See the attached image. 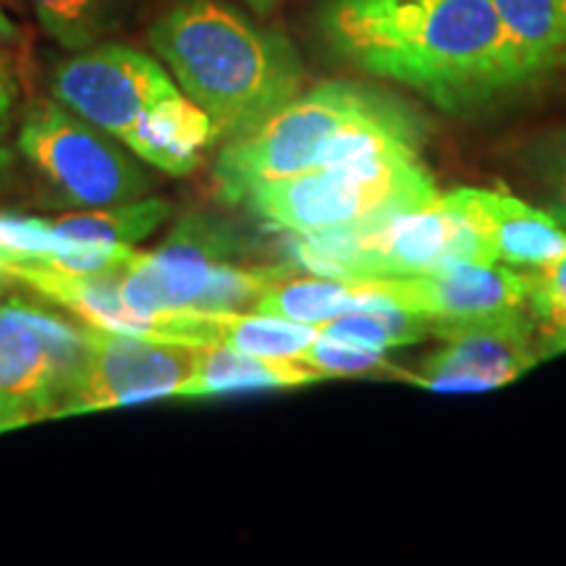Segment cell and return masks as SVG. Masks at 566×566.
Returning <instances> with one entry per match:
<instances>
[{"label": "cell", "mask_w": 566, "mask_h": 566, "mask_svg": "<svg viewBox=\"0 0 566 566\" xmlns=\"http://www.w3.org/2000/svg\"><path fill=\"white\" fill-rule=\"evenodd\" d=\"M84 328L27 300L0 302V433L61 417L84 359Z\"/></svg>", "instance_id": "52a82bcc"}, {"label": "cell", "mask_w": 566, "mask_h": 566, "mask_svg": "<svg viewBox=\"0 0 566 566\" xmlns=\"http://www.w3.org/2000/svg\"><path fill=\"white\" fill-rule=\"evenodd\" d=\"M13 281L40 292L48 300L66 307L69 313L82 317L92 328L116 331V334L153 336V338H176V313L150 317L139 315L126 304L122 294V275L118 273H71L61 268L42 263H17L9 268Z\"/></svg>", "instance_id": "4fadbf2b"}, {"label": "cell", "mask_w": 566, "mask_h": 566, "mask_svg": "<svg viewBox=\"0 0 566 566\" xmlns=\"http://www.w3.org/2000/svg\"><path fill=\"white\" fill-rule=\"evenodd\" d=\"M179 90L166 63L124 42L74 53L55 66L51 80L53 101L116 139Z\"/></svg>", "instance_id": "30bf717a"}, {"label": "cell", "mask_w": 566, "mask_h": 566, "mask_svg": "<svg viewBox=\"0 0 566 566\" xmlns=\"http://www.w3.org/2000/svg\"><path fill=\"white\" fill-rule=\"evenodd\" d=\"M239 3L247 6L252 13H258V17H268V13H273L283 0H239Z\"/></svg>", "instance_id": "83f0119b"}, {"label": "cell", "mask_w": 566, "mask_h": 566, "mask_svg": "<svg viewBox=\"0 0 566 566\" xmlns=\"http://www.w3.org/2000/svg\"><path fill=\"white\" fill-rule=\"evenodd\" d=\"M294 260L328 279H388L454 263H499L470 189L441 192L422 208L342 229L294 233Z\"/></svg>", "instance_id": "3957f363"}, {"label": "cell", "mask_w": 566, "mask_h": 566, "mask_svg": "<svg viewBox=\"0 0 566 566\" xmlns=\"http://www.w3.org/2000/svg\"><path fill=\"white\" fill-rule=\"evenodd\" d=\"M0 38H6V40H19L17 24H13L11 17H9V13H6L3 9H0Z\"/></svg>", "instance_id": "f546056e"}, {"label": "cell", "mask_w": 566, "mask_h": 566, "mask_svg": "<svg viewBox=\"0 0 566 566\" xmlns=\"http://www.w3.org/2000/svg\"><path fill=\"white\" fill-rule=\"evenodd\" d=\"M126 3L129 0H30L48 38L69 53L105 42L124 21Z\"/></svg>", "instance_id": "44dd1931"}, {"label": "cell", "mask_w": 566, "mask_h": 566, "mask_svg": "<svg viewBox=\"0 0 566 566\" xmlns=\"http://www.w3.org/2000/svg\"><path fill=\"white\" fill-rule=\"evenodd\" d=\"M315 24L338 61L449 116H483L543 82L493 0H323Z\"/></svg>", "instance_id": "6da1fadb"}, {"label": "cell", "mask_w": 566, "mask_h": 566, "mask_svg": "<svg viewBox=\"0 0 566 566\" xmlns=\"http://www.w3.org/2000/svg\"><path fill=\"white\" fill-rule=\"evenodd\" d=\"M388 97L391 92L342 80L302 90L252 134L226 142L216 160L218 192L226 202H244L260 184L313 171L334 134L378 111Z\"/></svg>", "instance_id": "5b68a950"}, {"label": "cell", "mask_w": 566, "mask_h": 566, "mask_svg": "<svg viewBox=\"0 0 566 566\" xmlns=\"http://www.w3.org/2000/svg\"><path fill=\"white\" fill-rule=\"evenodd\" d=\"M396 307L430 321H459L525 307L527 275L504 263H454L412 275L367 279Z\"/></svg>", "instance_id": "7c38bea8"}, {"label": "cell", "mask_w": 566, "mask_h": 566, "mask_svg": "<svg viewBox=\"0 0 566 566\" xmlns=\"http://www.w3.org/2000/svg\"><path fill=\"white\" fill-rule=\"evenodd\" d=\"M430 338L443 346L422 359L407 384L438 394H480L504 388L543 363L527 307L430 321Z\"/></svg>", "instance_id": "ba28073f"}, {"label": "cell", "mask_w": 566, "mask_h": 566, "mask_svg": "<svg viewBox=\"0 0 566 566\" xmlns=\"http://www.w3.org/2000/svg\"><path fill=\"white\" fill-rule=\"evenodd\" d=\"M527 275V315L535 325L543 359L566 354V254Z\"/></svg>", "instance_id": "603a6c76"}, {"label": "cell", "mask_w": 566, "mask_h": 566, "mask_svg": "<svg viewBox=\"0 0 566 566\" xmlns=\"http://www.w3.org/2000/svg\"><path fill=\"white\" fill-rule=\"evenodd\" d=\"M499 263L537 271L566 254V229L548 210L535 208L506 189H470Z\"/></svg>", "instance_id": "9a60e30c"}, {"label": "cell", "mask_w": 566, "mask_h": 566, "mask_svg": "<svg viewBox=\"0 0 566 566\" xmlns=\"http://www.w3.org/2000/svg\"><path fill=\"white\" fill-rule=\"evenodd\" d=\"M441 189L420 150L313 168L254 187L244 202L275 229L315 233L436 202Z\"/></svg>", "instance_id": "277c9868"}, {"label": "cell", "mask_w": 566, "mask_h": 566, "mask_svg": "<svg viewBox=\"0 0 566 566\" xmlns=\"http://www.w3.org/2000/svg\"><path fill=\"white\" fill-rule=\"evenodd\" d=\"M317 334L315 325L263 313H176V338L189 344H221L260 357L296 359Z\"/></svg>", "instance_id": "2e32d148"}, {"label": "cell", "mask_w": 566, "mask_h": 566, "mask_svg": "<svg viewBox=\"0 0 566 566\" xmlns=\"http://www.w3.org/2000/svg\"><path fill=\"white\" fill-rule=\"evenodd\" d=\"M19 153L55 202L97 210L132 202L155 187L122 139L84 122L59 101L32 103L21 116Z\"/></svg>", "instance_id": "8992f818"}, {"label": "cell", "mask_w": 566, "mask_h": 566, "mask_svg": "<svg viewBox=\"0 0 566 566\" xmlns=\"http://www.w3.org/2000/svg\"><path fill=\"white\" fill-rule=\"evenodd\" d=\"M509 38L541 80L566 71V0H493Z\"/></svg>", "instance_id": "d6986e66"}, {"label": "cell", "mask_w": 566, "mask_h": 566, "mask_svg": "<svg viewBox=\"0 0 566 566\" xmlns=\"http://www.w3.org/2000/svg\"><path fill=\"white\" fill-rule=\"evenodd\" d=\"M84 338L82 367L61 417L179 396L200 357V344L116 334L92 325H84Z\"/></svg>", "instance_id": "9c48e42d"}, {"label": "cell", "mask_w": 566, "mask_h": 566, "mask_svg": "<svg viewBox=\"0 0 566 566\" xmlns=\"http://www.w3.org/2000/svg\"><path fill=\"white\" fill-rule=\"evenodd\" d=\"M317 334L386 354L388 349H405V346L430 338V317L396 307V304H380V307L338 315L334 321L317 325Z\"/></svg>", "instance_id": "7402d4cb"}, {"label": "cell", "mask_w": 566, "mask_h": 566, "mask_svg": "<svg viewBox=\"0 0 566 566\" xmlns=\"http://www.w3.org/2000/svg\"><path fill=\"white\" fill-rule=\"evenodd\" d=\"M145 166L187 176L200 168L205 153L221 142L212 118L179 90L155 105L122 139Z\"/></svg>", "instance_id": "5bb4252c"}, {"label": "cell", "mask_w": 566, "mask_h": 566, "mask_svg": "<svg viewBox=\"0 0 566 566\" xmlns=\"http://www.w3.org/2000/svg\"><path fill=\"white\" fill-rule=\"evenodd\" d=\"M59 250L53 221L0 212V254L6 263H45Z\"/></svg>", "instance_id": "484cf974"}, {"label": "cell", "mask_w": 566, "mask_h": 566, "mask_svg": "<svg viewBox=\"0 0 566 566\" xmlns=\"http://www.w3.org/2000/svg\"><path fill=\"white\" fill-rule=\"evenodd\" d=\"M17 40L0 38V134L11 129L19 103V71L11 45Z\"/></svg>", "instance_id": "4316f807"}, {"label": "cell", "mask_w": 566, "mask_h": 566, "mask_svg": "<svg viewBox=\"0 0 566 566\" xmlns=\"http://www.w3.org/2000/svg\"><path fill=\"white\" fill-rule=\"evenodd\" d=\"M302 365L313 367L323 373L325 378H396L407 380L409 373L388 363L384 352L365 349V346H354L334 338L317 336L307 349L300 352Z\"/></svg>", "instance_id": "d4e9b609"}, {"label": "cell", "mask_w": 566, "mask_h": 566, "mask_svg": "<svg viewBox=\"0 0 566 566\" xmlns=\"http://www.w3.org/2000/svg\"><path fill=\"white\" fill-rule=\"evenodd\" d=\"M328 380L323 373L302 365L300 359L260 357L221 344H200V357L192 378L179 396H221L242 391H271V388H300Z\"/></svg>", "instance_id": "e0dca14e"}, {"label": "cell", "mask_w": 566, "mask_h": 566, "mask_svg": "<svg viewBox=\"0 0 566 566\" xmlns=\"http://www.w3.org/2000/svg\"><path fill=\"white\" fill-rule=\"evenodd\" d=\"M150 45L223 142L252 134L304 90L294 42L223 0H174L153 21Z\"/></svg>", "instance_id": "7a4b0ae2"}, {"label": "cell", "mask_w": 566, "mask_h": 566, "mask_svg": "<svg viewBox=\"0 0 566 566\" xmlns=\"http://www.w3.org/2000/svg\"><path fill=\"white\" fill-rule=\"evenodd\" d=\"M516 160L541 208L566 229V126L537 134L522 147Z\"/></svg>", "instance_id": "cb8c5ba5"}, {"label": "cell", "mask_w": 566, "mask_h": 566, "mask_svg": "<svg viewBox=\"0 0 566 566\" xmlns=\"http://www.w3.org/2000/svg\"><path fill=\"white\" fill-rule=\"evenodd\" d=\"M11 166H13V153L3 145V142H0V187H3V181L9 179Z\"/></svg>", "instance_id": "f1b7e54d"}, {"label": "cell", "mask_w": 566, "mask_h": 566, "mask_svg": "<svg viewBox=\"0 0 566 566\" xmlns=\"http://www.w3.org/2000/svg\"><path fill=\"white\" fill-rule=\"evenodd\" d=\"M391 304L367 279H328V275H313V279H283L273 283L268 292L254 304V313L286 317V321L323 325L338 315L357 313V310L380 307Z\"/></svg>", "instance_id": "ac0fdd59"}, {"label": "cell", "mask_w": 566, "mask_h": 566, "mask_svg": "<svg viewBox=\"0 0 566 566\" xmlns=\"http://www.w3.org/2000/svg\"><path fill=\"white\" fill-rule=\"evenodd\" d=\"M171 216V205L160 197H147V200H132L111 208L82 210L74 216L53 221L59 242L74 244H118L134 247L145 242Z\"/></svg>", "instance_id": "ffe728a7"}, {"label": "cell", "mask_w": 566, "mask_h": 566, "mask_svg": "<svg viewBox=\"0 0 566 566\" xmlns=\"http://www.w3.org/2000/svg\"><path fill=\"white\" fill-rule=\"evenodd\" d=\"M244 239L229 223L187 216L155 252H137L122 275V294L139 315L197 310L218 265L239 263Z\"/></svg>", "instance_id": "8fae6325"}]
</instances>
